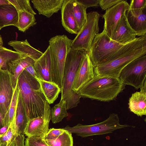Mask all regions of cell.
I'll use <instances>...</instances> for the list:
<instances>
[{
	"mask_svg": "<svg viewBox=\"0 0 146 146\" xmlns=\"http://www.w3.org/2000/svg\"><path fill=\"white\" fill-rule=\"evenodd\" d=\"M146 54V34L124 44L105 63L94 67L95 75L119 77L123 68Z\"/></svg>",
	"mask_w": 146,
	"mask_h": 146,
	"instance_id": "cell-1",
	"label": "cell"
},
{
	"mask_svg": "<svg viewBox=\"0 0 146 146\" xmlns=\"http://www.w3.org/2000/svg\"><path fill=\"white\" fill-rule=\"evenodd\" d=\"M19 97L28 120L43 116L46 99L38 81L25 70L17 80Z\"/></svg>",
	"mask_w": 146,
	"mask_h": 146,
	"instance_id": "cell-2",
	"label": "cell"
},
{
	"mask_svg": "<svg viewBox=\"0 0 146 146\" xmlns=\"http://www.w3.org/2000/svg\"><path fill=\"white\" fill-rule=\"evenodd\" d=\"M126 85L119 77L95 75L76 93L81 97L108 102L115 100Z\"/></svg>",
	"mask_w": 146,
	"mask_h": 146,
	"instance_id": "cell-3",
	"label": "cell"
},
{
	"mask_svg": "<svg viewBox=\"0 0 146 146\" xmlns=\"http://www.w3.org/2000/svg\"><path fill=\"white\" fill-rule=\"evenodd\" d=\"M87 52L83 49H70L66 59L64 69L61 100L66 103L67 110L76 107L81 98L72 89L76 72Z\"/></svg>",
	"mask_w": 146,
	"mask_h": 146,
	"instance_id": "cell-4",
	"label": "cell"
},
{
	"mask_svg": "<svg viewBox=\"0 0 146 146\" xmlns=\"http://www.w3.org/2000/svg\"><path fill=\"white\" fill-rule=\"evenodd\" d=\"M52 82L57 84L62 90L65 64L70 50L72 40L66 35H57L49 40Z\"/></svg>",
	"mask_w": 146,
	"mask_h": 146,
	"instance_id": "cell-5",
	"label": "cell"
},
{
	"mask_svg": "<svg viewBox=\"0 0 146 146\" xmlns=\"http://www.w3.org/2000/svg\"><path fill=\"white\" fill-rule=\"evenodd\" d=\"M127 124H121L117 114H111L108 118L101 122L91 125L78 123L73 127L67 126L64 129L71 133L82 137L112 133L118 129L130 127Z\"/></svg>",
	"mask_w": 146,
	"mask_h": 146,
	"instance_id": "cell-6",
	"label": "cell"
},
{
	"mask_svg": "<svg viewBox=\"0 0 146 146\" xmlns=\"http://www.w3.org/2000/svg\"><path fill=\"white\" fill-rule=\"evenodd\" d=\"M124 44L112 40L104 31L96 34L88 54L94 67L108 62Z\"/></svg>",
	"mask_w": 146,
	"mask_h": 146,
	"instance_id": "cell-7",
	"label": "cell"
},
{
	"mask_svg": "<svg viewBox=\"0 0 146 146\" xmlns=\"http://www.w3.org/2000/svg\"><path fill=\"white\" fill-rule=\"evenodd\" d=\"M100 17L96 11L87 13L86 22L72 40L71 49H83L89 53L93 41L99 31L98 23Z\"/></svg>",
	"mask_w": 146,
	"mask_h": 146,
	"instance_id": "cell-8",
	"label": "cell"
},
{
	"mask_svg": "<svg viewBox=\"0 0 146 146\" xmlns=\"http://www.w3.org/2000/svg\"><path fill=\"white\" fill-rule=\"evenodd\" d=\"M126 85L137 90L142 87L146 79V55L132 61L122 70L119 76Z\"/></svg>",
	"mask_w": 146,
	"mask_h": 146,
	"instance_id": "cell-9",
	"label": "cell"
},
{
	"mask_svg": "<svg viewBox=\"0 0 146 146\" xmlns=\"http://www.w3.org/2000/svg\"><path fill=\"white\" fill-rule=\"evenodd\" d=\"M17 81L8 70H0V110L4 120L7 115Z\"/></svg>",
	"mask_w": 146,
	"mask_h": 146,
	"instance_id": "cell-10",
	"label": "cell"
},
{
	"mask_svg": "<svg viewBox=\"0 0 146 146\" xmlns=\"http://www.w3.org/2000/svg\"><path fill=\"white\" fill-rule=\"evenodd\" d=\"M51 110L49 104L46 101L44 116L29 120L24 134L27 137H40L43 138L49 130V123L51 118Z\"/></svg>",
	"mask_w": 146,
	"mask_h": 146,
	"instance_id": "cell-11",
	"label": "cell"
},
{
	"mask_svg": "<svg viewBox=\"0 0 146 146\" xmlns=\"http://www.w3.org/2000/svg\"><path fill=\"white\" fill-rule=\"evenodd\" d=\"M129 8V4L125 0L120 2L106 10L102 17L104 23L103 31L111 39L113 34L122 16Z\"/></svg>",
	"mask_w": 146,
	"mask_h": 146,
	"instance_id": "cell-12",
	"label": "cell"
},
{
	"mask_svg": "<svg viewBox=\"0 0 146 146\" xmlns=\"http://www.w3.org/2000/svg\"><path fill=\"white\" fill-rule=\"evenodd\" d=\"M94 76V66L87 52L76 72L72 90L76 92Z\"/></svg>",
	"mask_w": 146,
	"mask_h": 146,
	"instance_id": "cell-13",
	"label": "cell"
},
{
	"mask_svg": "<svg viewBox=\"0 0 146 146\" xmlns=\"http://www.w3.org/2000/svg\"><path fill=\"white\" fill-rule=\"evenodd\" d=\"M125 15L128 24L137 36L146 34V8L140 10L129 9Z\"/></svg>",
	"mask_w": 146,
	"mask_h": 146,
	"instance_id": "cell-14",
	"label": "cell"
},
{
	"mask_svg": "<svg viewBox=\"0 0 146 146\" xmlns=\"http://www.w3.org/2000/svg\"><path fill=\"white\" fill-rule=\"evenodd\" d=\"M125 14L121 17L111 38L115 42L123 44L134 40L137 36L128 24Z\"/></svg>",
	"mask_w": 146,
	"mask_h": 146,
	"instance_id": "cell-15",
	"label": "cell"
},
{
	"mask_svg": "<svg viewBox=\"0 0 146 146\" xmlns=\"http://www.w3.org/2000/svg\"><path fill=\"white\" fill-rule=\"evenodd\" d=\"M74 0H64L61 9L62 24L69 33L77 34L80 31L74 17L73 6Z\"/></svg>",
	"mask_w": 146,
	"mask_h": 146,
	"instance_id": "cell-16",
	"label": "cell"
},
{
	"mask_svg": "<svg viewBox=\"0 0 146 146\" xmlns=\"http://www.w3.org/2000/svg\"><path fill=\"white\" fill-rule=\"evenodd\" d=\"M145 81L140 91L132 94L129 100V108L138 116L146 115V83Z\"/></svg>",
	"mask_w": 146,
	"mask_h": 146,
	"instance_id": "cell-17",
	"label": "cell"
},
{
	"mask_svg": "<svg viewBox=\"0 0 146 146\" xmlns=\"http://www.w3.org/2000/svg\"><path fill=\"white\" fill-rule=\"evenodd\" d=\"M64 0H32L34 7L39 15L49 18L61 9Z\"/></svg>",
	"mask_w": 146,
	"mask_h": 146,
	"instance_id": "cell-18",
	"label": "cell"
},
{
	"mask_svg": "<svg viewBox=\"0 0 146 146\" xmlns=\"http://www.w3.org/2000/svg\"><path fill=\"white\" fill-rule=\"evenodd\" d=\"M34 68L42 80L52 82L50 76L51 60L49 46L33 64Z\"/></svg>",
	"mask_w": 146,
	"mask_h": 146,
	"instance_id": "cell-19",
	"label": "cell"
},
{
	"mask_svg": "<svg viewBox=\"0 0 146 146\" xmlns=\"http://www.w3.org/2000/svg\"><path fill=\"white\" fill-rule=\"evenodd\" d=\"M18 20L17 11L11 4L0 6V28L9 26L17 27Z\"/></svg>",
	"mask_w": 146,
	"mask_h": 146,
	"instance_id": "cell-20",
	"label": "cell"
},
{
	"mask_svg": "<svg viewBox=\"0 0 146 146\" xmlns=\"http://www.w3.org/2000/svg\"><path fill=\"white\" fill-rule=\"evenodd\" d=\"M8 44L12 46L16 51L29 57L35 61L37 60L43 53L33 48L27 39L24 40H11Z\"/></svg>",
	"mask_w": 146,
	"mask_h": 146,
	"instance_id": "cell-21",
	"label": "cell"
},
{
	"mask_svg": "<svg viewBox=\"0 0 146 146\" xmlns=\"http://www.w3.org/2000/svg\"><path fill=\"white\" fill-rule=\"evenodd\" d=\"M28 120L19 98L15 119L12 122L15 135L24 134Z\"/></svg>",
	"mask_w": 146,
	"mask_h": 146,
	"instance_id": "cell-22",
	"label": "cell"
},
{
	"mask_svg": "<svg viewBox=\"0 0 146 146\" xmlns=\"http://www.w3.org/2000/svg\"><path fill=\"white\" fill-rule=\"evenodd\" d=\"M35 61L30 57L24 56L11 61L8 64V70L17 81L19 76L27 66L33 64Z\"/></svg>",
	"mask_w": 146,
	"mask_h": 146,
	"instance_id": "cell-23",
	"label": "cell"
},
{
	"mask_svg": "<svg viewBox=\"0 0 146 146\" xmlns=\"http://www.w3.org/2000/svg\"><path fill=\"white\" fill-rule=\"evenodd\" d=\"M39 81L42 92L49 104H53L58 97L61 90L55 83L37 79Z\"/></svg>",
	"mask_w": 146,
	"mask_h": 146,
	"instance_id": "cell-24",
	"label": "cell"
},
{
	"mask_svg": "<svg viewBox=\"0 0 146 146\" xmlns=\"http://www.w3.org/2000/svg\"><path fill=\"white\" fill-rule=\"evenodd\" d=\"M25 56L17 51L3 46L1 47L0 48V70H8L9 62Z\"/></svg>",
	"mask_w": 146,
	"mask_h": 146,
	"instance_id": "cell-25",
	"label": "cell"
},
{
	"mask_svg": "<svg viewBox=\"0 0 146 146\" xmlns=\"http://www.w3.org/2000/svg\"><path fill=\"white\" fill-rule=\"evenodd\" d=\"M17 12L18 20L17 27L19 31L24 32L30 27L36 24L35 15L25 11Z\"/></svg>",
	"mask_w": 146,
	"mask_h": 146,
	"instance_id": "cell-26",
	"label": "cell"
},
{
	"mask_svg": "<svg viewBox=\"0 0 146 146\" xmlns=\"http://www.w3.org/2000/svg\"><path fill=\"white\" fill-rule=\"evenodd\" d=\"M66 103L64 100H60L59 102L55 105L51 110V120L52 123H56L62 121L68 115L67 112Z\"/></svg>",
	"mask_w": 146,
	"mask_h": 146,
	"instance_id": "cell-27",
	"label": "cell"
},
{
	"mask_svg": "<svg viewBox=\"0 0 146 146\" xmlns=\"http://www.w3.org/2000/svg\"><path fill=\"white\" fill-rule=\"evenodd\" d=\"M17 82L9 107L7 115L4 119L5 125H10L15 119L19 102V90Z\"/></svg>",
	"mask_w": 146,
	"mask_h": 146,
	"instance_id": "cell-28",
	"label": "cell"
},
{
	"mask_svg": "<svg viewBox=\"0 0 146 146\" xmlns=\"http://www.w3.org/2000/svg\"><path fill=\"white\" fill-rule=\"evenodd\" d=\"M87 8L74 0L73 10L75 19L80 30L82 27L86 20Z\"/></svg>",
	"mask_w": 146,
	"mask_h": 146,
	"instance_id": "cell-29",
	"label": "cell"
},
{
	"mask_svg": "<svg viewBox=\"0 0 146 146\" xmlns=\"http://www.w3.org/2000/svg\"><path fill=\"white\" fill-rule=\"evenodd\" d=\"M45 141L49 146H73L72 133L66 130L58 137Z\"/></svg>",
	"mask_w": 146,
	"mask_h": 146,
	"instance_id": "cell-30",
	"label": "cell"
},
{
	"mask_svg": "<svg viewBox=\"0 0 146 146\" xmlns=\"http://www.w3.org/2000/svg\"><path fill=\"white\" fill-rule=\"evenodd\" d=\"M15 8L17 11H25L34 15L36 13L31 7L29 0H8Z\"/></svg>",
	"mask_w": 146,
	"mask_h": 146,
	"instance_id": "cell-31",
	"label": "cell"
},
{
	"mask_svg": "<svg viewBox=\"0 0 146 146\" xmlns=\"http://www.w3.org/2000/svg\"><path fill=\"white\" fill-rule=\"evenodd\" d=\"M12 123L9 125L6 132L0 137V146H10L14 137Z\"/></svg>",
	"mask_w": 146,
	"mask_h": 146,
	"instance_id": "cell-32",
	"label": "cell"
},
{
	"mask_svg": "<svg viewBox=\"0 0 146 146\" xmlns=\"http://www.w3.org/2000/svg\"><path fill=\"white\" fill-rule=\"evenodd\" d=\"M25 146H49L43 138L27 137L25 141Z\"/></svg>",
	"mask_w": 146,
	"mask_h": 146,
	"instance_id": "cell-33",
	"label": "cell"
},
{
	"mask_svg": "<svg viewBox=\"0 0 146 146\" xmlns=\"http://www.w3.org/2000/svg\"><path fill=\"white\" fill-rule=\"evenodd\" d=\"M66 130L64 129L50 128L44 137V140H50L59 137Z\"/></svg>",
	"mask_w": 146,
	"mask_h": 146,
	"instance_id": "cell-34",
	"label": "cell"
},
{
	"mask_svg": "<svg viewBox=\"0 0 146 146\" xmlns=\"http://www.w3.org/2000/svg\"><path fill=\"white\" fill-rule=\"evenodd\" d=\"M146 8V0H131L129 9L140 10Z\"/></svg>",
	"mask_w": 146,
	"mask_h": 146,
	"instance_id": "cell-35",
	"label": "cell"
},
{
	"mask_svg": "<svg viewBox=\"0 0 146 146\" xmlns=\"http://www.w3.org/2000/svg\"><path fill=\"white\" fill-rule=\"evenodd\" d=\"M122 0H99V6L102 10H106L120 2Z\"/></svg>",
	"mask_w": 146,
	"mask_h": 146,
	"instance_id": "cell-36",
	"label": "cell"
},
{
	"mask_svg": "<svg viewBox=\"0 0 146 146\" xmlns=\"http://www.w3.org/2000/svg\"><path fill=\"white\" fill-rule=\"evenodd\" d=\"M76 1L87 9L90 7L96 8L99 6L98 0H76Z\"/></svg>",
	"mask_w": 146,
	"mask_h": 146,
	"instance_id": "cell-37",
	"label": "cell"
},
{
	"mask_svg": "<svg viewBox=\"0 0 146 146\" xmlns=\"http://www.w3.org/2000/svg\"><path fill=\"white\" fill-rule=\"evenodd\" d=\"M24 134H20L14 137L10 146H25Z\"/></svg>",
	"mask_w": 146,
	"mask_h": 146,
	"instance_id": "cell-38",
	"label": "cell"
},
{
	"mask_svg": "<svg viewBox=\"0 0 146 146\" xmlns=\"http://www.w3.org/2000/svg\"><path fill=\"white\" fill-rule=\"evenodd\" d=\"M24 70L37 79L42 80L40 76L35 70L33 67V64L27 66Z\"/></svg>",
	"mask_w": 146,
	"mask_h": 146,
	"instance_id": "cell-39",
	"label": "cell"
},
{
	"mask_svg": "<svg viewBox=\"0 0 146 146\" xmlns=\"http://www.w3.org/2000/svg\"><path fill=\"white\" fill-rule=\"evenodd\" d=\"M9 125H6L0 129V137L5 134L8 130Z\"/></svg>",
	"mask_w": 146,
	"mask_h": 146,
	"instance_id": "cell-40",
	"label": "cell"
},
{
	"mask_svg": "<svg viewBox=\"0 0 146 146\" xmlns=\"http://www.w3.org/2000/svg\"><path fill=\"white\" fill-rule=\"evenodd\" d=\"M5 125L4 118L0 110V129Z\"/></svg>",
	"mask_w": 146,
	"mask_h": 146,
	"instance_id": "cell-41",
	"label": "cell"
},
{
	"mask_svg": "<svg viewBox=\"0 0 146 146\" xmlns=\"http://www.w3.org/2000/svg\"><path fill=\"white\" fill-rule=\"evenodd\" d=\"M10 4L8 0H0V6Z\"/></svg>",
	"mask_w": 146,
	"mask_h": 146,
	"instance_id": "cell-42",
	"label": "cell"
},
{
	"mask_svg": "<svg viewBox=\"0 0 146 146\" xmlns=\"http://www.w3.org/2000/svg\"><path fill=\"white\" fill-rule=\"evenodd\" d=\"M3 42L1 36L0 35V48L3 46Z\"/></svg>",
	"mask_w": 146,
	"mask_h": 146,
	"instance_id": "cell-43",
	"label": "cell"
},
{
	"mask_svg": "<svg viewBox=\"0 0 146 146\" xmlns=\"http://www.w3.org/2000/svg\"><path fill=\"white\" fill-rule=\"evenodd\" d=\"M1 29L0 28V30Z\"/></svg>",
	"mask_w": 146,
	"mask_h": 146,
	"instance_id": "cell-44",
	"label": "cell"
}]
</instances>
